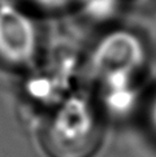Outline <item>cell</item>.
<instances>
[{
	"mask_svg": "<svg viewBox=\"0 0 156 157\" xmlns=\"http://www.w3.org/2000/svg\"><path fill=\"white\" fill-rule=\"evenodd\" d=\"M144 49L141 40L129 31L119 30L103 38L94 51V69L104 79L109 77H130L143 64Z\"/></svg>",
	"mask_w": 156,
	"mask_h": 157,
	"instance_id": "1",
	"label": "cell"
},
{
	"mask_svg": "<svg viewBox=\"0 0 156 157\" xmlns=\"http://www.w3.org/2000/svg\"><path fill=\"white\" fill-rule=\"evenodd\" d=\"M37 51L33 21L10 4L0 5V59L8 64H26Z\"/></svg>",
	"mask_w": 156,
	"mask_h": 157,
	"instance_id": "2",
	"label": "cell"
},
{
	"mask_svg": "<svg viewBox=\"0 0 156 157\" xmlns=\"http://www.w3.org/2000/svg\"><path fill=\"white\" fill-rule=\"evenodd\" d=\"M92 125V114L88 105L81 99H70L59 112L55 131L59 139L73 144L87 138Z\"/></svg>",
	"mask_w": 156,
	"mask_h": 157,
	"instance_id": "3",
	"label": "cell"
},
{
	"mask_svg": "<svg viewBox=\"0 0 156 157\" xmlns=\"http://www.w3.org/2000/svg\"><path fill=\"white\" fill-rule=\"evenodd\" d=\"M38 4H42L44 7H49V8H56V7H61L65 3H68L69 0H33Z\"/></svg>",
	"mask_w": 156,
	"mask_h": 157,
	"instance_id": "4",
	"label": "cell"
},
{
	"mask_svg": "<svg viewBox=\"0 0 156 157\" xmlns=\"http://www.w3.org/2000/svg\"><path fill=\"white\" fill-rule=\"evenodd\" d=\"M151 118H152V122H154V125L156 127V100H155V103L152 105V109H151Z\"/></svg>",
	"mask_w": 156,
	"mask_h": 157,
	"instance_id": "5",
	"label": "cell"
}]
</instances>
